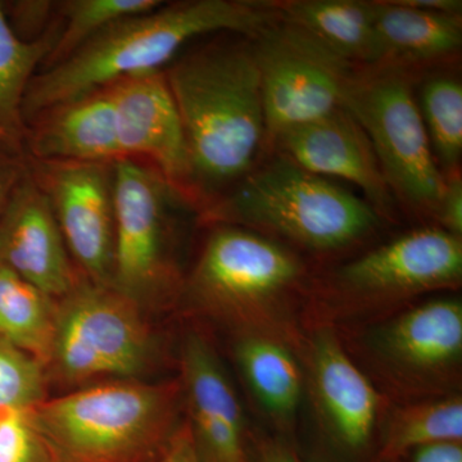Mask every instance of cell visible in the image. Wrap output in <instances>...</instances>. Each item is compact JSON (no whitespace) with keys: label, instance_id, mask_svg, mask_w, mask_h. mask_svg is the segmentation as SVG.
Listing matches in <instances>:
<instances>
[{"label":"cell","instance_id":"obj_22","mask_svg":"<svg viewBox=\"0 0 462 462\" xmlns=\"http://www.w3.org/2000/svg\"><path fill=\"white\" fill-rule=\"evenodd\" d=\"M439 442H462L461 394L396 406L380 428L370 462H402L413 449Z\"/></svg>","mask_w":462,"mask_h":462},{"label":"cell","instance_id":"obj_25","mask_svg":"<svg viewBox=\"0 0 462 462\" xmlns=\"http://www.w3.org/2000/svg\"><path fill=\"white\" fill-rule=\"evenodd\" d=\"M431 152L443 175L461 169L462 84L449 69L422 75L416 96Z\"/></svg>","mask_w":462,"mask_h":462},{"label":"cell","instance_id":"obj_8","mask_svg":"<svg viewBox=\"0 0 462 462\" xmlns=\"http://www.w3.org/2000/svg\"><path fill=\"white\" fill-rule=\"evenodd\" d=\"M412 78L383 67H360L345 109L372 143L398 206L434 220L445 187L416 102Z\"/></svg>","mask_w":462,"mask_h":462},{"label":"cell","instance_id":"obj_14","mask_svg":"<svg viewBox=\"0 0 462 462\" xmlns=\"http://www.w3.org/2000/svg\"><path fill=\"white\" fill-rule=\"evenodd\" d=\"M111 85L120 161L153 172L196 215L187 139L165 72L127 76Z\"/></svg>","mask_w":462,"mask_h":462},{"label":"cell","instance_id":"obj_32","mask_svg":"<svg viewBox=\"0 0 462 462\" xmlns=\"http://www.w3.org/2000/svg\"><path fill=\"white\" fill-rule=\"evenodd\" d=\"M152 462H200L187 420L181 422L165 448Z\"/></svg>","mask_w":462,"mask_h":462},{"label":"cell","instance_id":"obj_21","mask_svg":"<svg viewBox=\"0 0 462 462\" xmlns=\"http://www.w3.org/2000/svg\"><path fill=\"white\" fill-rule=\"evenodd\" d=\"M282 20L302 27L357 67L379 62L375 5L366 0H273Z\"/></svg>","mask_w":462,"mask_h":462},{"label":"cell","instance_id":"obj_17","mask_svg":"<svg viewBox=\"0 0 462 462\" xmlns=\"http://www.w3.org/2000/svg\"><path fill=\"white\" fill-rule=\"evenodd\" d=\"M0 264L54 300L71 293L84 279L30 172L0 217Z\"/></svg>","mask_w":462,"mask_h":462},{"label":"cell","instance_id":"obj_24","mask_svg":"<svg viewBox=\"0 0 462 462\" xmlns=\"http://www.w3.org/2000/svg\"><path fill=\"white\" fill-rule=\"evenodd\" d=\"M56 319L57 300L0 264V340L48 367Z\"/></svg>","mask_w":462,"mask_h":462},{"label":"cell","instance_id":"obj_5","mask_svg":"<svg viewBox=\"0 0 462 462\" xmlns=\"http://www.w3.org/2000/svg\"><path fill=\"white\" fill-rule=\"evenodd\" d=\"M462 282V238L418 227L322 275L312 276L303 322L355 328L382 320Z\"/></svg>","mask_w":462,"mask_h":462},{"label":"cell","instance_id":"obj_7","mask_svg":"<svg viewBox=\"0 0 462 462\" xmlns=\"http://www.w3.org/2000/svg\"><path fill=\"white\" fill-rule=\"evenodd\" d=\"M349 329L346 349L387 400L451 396L461 385L462 303L439 297Z\"/></svg>","mask_w":462,"mask_h":462},{"label":"cell","instance_id":"obj_10","mask_svg":"<svg viewBox=\"0 0 462 462\" xmlns=\"http://www.w3.org/2000/svg\"><path fill=\"white\" fill-rule=\"evenodd\" d=\"M178 207L187 206L153 172L130 161L115 163L111 285L143 309L180 296L184 275L172 254Z\"/></svg>","mask_w":462,"mask_h":462},{"label":"cell","instance_id":"obj_19","mask_svg":"<svg viewBox=\"0 0 462 462\" xmlns=\"http://www.w3.org/2000/svg\"><path fill=\"white\" fill-rule=\"evenodd\" d=\"M376 67L416 78L448 69L462 47V14H430L400 0H375Z\"/></svg>","mask_w":462,"mask_h":462},{"label":"cell","instance_id":"obj_20","mask_svg":"<svg viewBox=\"0 0 462 462\" xmlns=\"http://www.w3.org/2000/svg\"><path fill=\"white\" fill-rule=\"evenodd\" d=\"M234 357L249 391L276 430L291 433L305 385L296 351L272 337L238 334Z\"/></svg>","mask_w":462,"mask_h":462},{"label":"cell","instance_id":"obj_30","mask_svg":"<svg viewBox=\"0 0 462 462\" xmlns=\"http://www.w3.org/2000/svg\"><path fill=\"white\" fill-rule=\"evenodd\" d=\"M434 221L439 229L462 238V175L461 169L445 173V187L438 203Z\"/></svg>","mask_w":462,"mask_h":462},{"label":"cell","instance_id":"obj_9","mask_svg":"<svg viewBox=\"0 0 462 462\" xmlns=\"http://www.w3.org/2000/svg\"><path fill=\"white\" fill-rule=\"evenodd\" d=\"M144 309L112 285L83 279L57 300L47 372L67 384L112 376L136 379L154 357Z\"/></svg>","mask_w":462,"mask_h":462},{"label":"cell","instance_id":"obj_31","mask_svg":"<svg viewBox=\"0 0 462 462\" xmlns=\"http://www.w3.org/2000/svg\"><path fill=\"white\" fill-rule=\"evenodd\" d=\"M27 172L29 161L25 151L0 141V217Z\"/></svg>","mask_w":462,"mask_h":462},{"label":"cell","instance_id":"obj_3","mask_svg":"<svg viewBox=\"0 0 462 462\" xmlns=\"http://www.w3.org/2000/svg\"><path fill=\"white\" fill-rule=\"evenodd\" d=\"M205 240L180 296L238 334H260L300 346L303 325L294 319L307 300L312 273L293 251L245 227L203 225Z\"/></svg>","mask_w":462,"mask_h":462},{"label":"cell","instance_id":"obj_15","mask_svg":"<svg viewBox=\"0 0 462 462\" xmlns=\"http://www.w3.org/2000/svg\"><path fill=\"white\" fill-rule=\"evenodd\" d=\"M270 152L322 178L355 185L383 220L396 223L400 206L366 133L346 109L279 134Z\"/></svg>","mask_w":462,"mask_h":462},{"label":"cell","instance_id":"obj_13","mask_svg":"<svg viewBox=\"0 0 462 462\" xmlns=\"http://www.w3.org/2000/svg\"><path fill=\"white\" fill-rule=\"evenodd\" d=\"M29 161L79 272L111 285L115 239V163Z\"/></svg>","mask_w":462,"mask_h":462},{"label":"cell","instance_id":"obj_28","mask_svg":"<svg viewBox=\"0 0 462 462\" xmlns=\"http://www.w3.org/2000/svg\"><path fill=\"white\" fill-rule=\"evenodd\" d=\"M47 373L32 355L0 340V407L32 409L47 400Z\"/></svg>","mask_w":462,"mask_h":462},{"label":"cell","instance_id":"obj_18","mask_svg":"<svg viewBox=\"0 0 462 462\" xmlns=\"http://www.w3.org/2000/svg\"><path fill=\"white\" fill-rule=\"evenodd\" d=\"M23 151L35 161L121 160L112 85L57 103L27 118Z\"/></svg>","mask_w":462,"mask_h":462},{"label":"cell","instance_id":"obj_6","mask_svg":"<svg viewBox=\"0 0 462 462\" xmlns=\"http://www.w3.org/2000/svg\"><path fill=\"white\" fill-rule=\"evenodd\" d=\"M182 404L180 379H130L47 398L32 410L67 462H152L180 427Z\"/></svg>","mask_w":462,"mask_h":462},{"label":"cell","instance_id":"obj_2","mask_svg":"<svg viewBox=\"0 0 462 462\" xmlns=\"http://www.w3.org/2000/svg\"><path fill=\"white\" fill-rule=\"evenodd\" d=\"M279 18L273 2H162L108 27L63 62L33 76L23 100V120L127 76L160 71L196 39L218 32L256 38Z\"/></svg>","mask_w":462,"mask_h":462},{"label":"cell","instance_id":"obj_29","mask_svg":"<svg viewBox=\"0 0 462 462\" xmlns=\"http://www.w3.org/2000/svg\"><path fill=\"white\" fill-rule=\"evenodd\" d=\"M3 11L12 32L21 41L32 42L41 41L42 36L56 25L58 2L48 0H18L2 2Z\"/></svg>","mask_w":462,"mask_h":462},{"label":"cell","instance_id":"obj_33","mask_svg":"<svg viewBox=\"0 0 462 462\" xmlns=\"http://www.w3.org/2000/svg\"><path fill=\"white\" fill-rule=\"evenodd\" d=\"M462 462V442H439L413 449L402 462Z\"/></svg>","mask_w":462,"mask_h":462},{"label":"cell","instance_id":"obj_11","mask_svg":"<svg viewBox=\"0 0 462 462\" xmlns=\"http://www.w3.org/2000/svg\"><path fill=\"white\" fill-rule=\"evenodd\" d=\"M252 42L263 90L266 153L279 134L345 107L360 67L282 17Z\"/></svg>","mask_w":462,"mask_h":462},{"label":"cell","instance_id":"obj_35","mask_svg":"<svg viewBox=\"0 0 462 462\" xmlns=\"http://www.w3.org/2000/svg\"><path fill=\"white\" fill-rule=\"evenodd\" d=\"M407 7L430 14H462L461 0H400Z\"/></svg>","mask_w":462,"mask_h":462},{"label":"cell","instance_id":"obj_27","mask_svg":"<svg viewBox=\"0 0 462 462\" xmlns=\"http://www.w3.org/2000/svg\"><path fill=\"white\" fill-rule=\"evenodd\" d=\"M0 462H67L32 409L0 407Z\"/></svg>","mask_w":462,"mask_h":462},{"label":"cell","instance_id":"obj_26","mask_svg":"<svg viewBox=\"0 0 462 462\" xmlns=\"http://www.w3.org/2000/svg\"><path fill=\"white\" fill-rule=\"evenodd\" d=\"M160 0H65L58 2L60 32L42 69L63 62L91 39L125 18L160 7ZM41 69V71H42Z\"/></svg>","mask_w":462,"mask_h":462},{"label":"cell","instance_id":"obj_34","mask_svg":"<svg viewBox=\"0 0 462 462\" xmlns=\"http://www.w3.org/2000/svg\"><path fill=\"white\" fill-rule=\"evenodd\" d=\"M254 462H302L293 447L279 440H260L252 452Z\"/></svg>","mask_w":462,"mask_h":462},{"label":"cell","instance_id":"obj_1","mask_svg":"<svg viewBox=\"0 0 462 462\" xmlns=\"http://www.w3.org/2000/svg\"><path fill=\"white\" fill-rule=\"evenodd\" d=\"M163 72L187 139L199 217L266 154L254 42L239 33H214L181 51Z\"/></svg>","mask_w":462,"mask_h":462},{"label":"cell","instance_id":"obj_4","mask_svg":"<svg viewBox=\"0 0 462 462\" xmlns=\"http://www.w3.org/2000/svg\"><path fill=\"white\" fill-rule=\"evenodd\" d=\"M199 221L245 227L293 251L324 256L363 245L384 220L338 182L270 152Z\"/></svg>","mask_w":462,"mask_h":462},{"label":"cell","instance_id":"obj_12","mask_svg":"<svg viewBox=\"0 0 462 462\" xmlns=\"http://www.w3.org/2000/svg\"><path fill=\"white\" fill-rule=\"evenodd\" d=\"M296 354L331 446L349 460L372 461L387 398L330 325L306 322Z\"/></svg>","mask_w":462,"mask_h":462},{"label":"cell","instance_id":"obj_23","mask_svg":"<svg viewBox=\"0 0 462 462\" xmlns=\"http://www.w3.org/2000/svg\"><path fill=\"white\" fill-rule=\"evenodd\" d=\"M60 32V17L41 41H21L12 32L0 2V141L12 147L23 151L27 88L50 56Z\"/></svg>","mask_w":462,"mask_h":462},{"label":"cell","instance_id":"obj_16","mask_svg":"<svg viewBox=\"0 0 462 462\" xmlns=\"http://www.w3.org/2000/svg\"><path fill=\"white\" fill-rule=\"evenodd\" d=\"M182 401L200 462H254L242 404L206 337L190 331L180 349Z\"/></svg>","mask_w":462,"mask_h":462}]
</instances>
